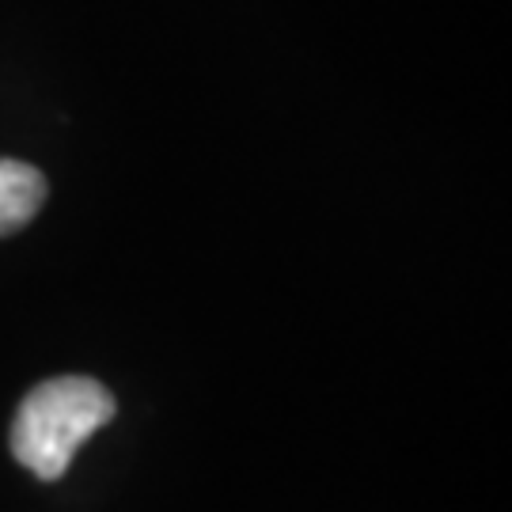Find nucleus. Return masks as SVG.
<instances>
[{
	"label": "nucleus",
	"mask_w": 512,
	"mask_h": 512,
	"mask_svg": "<svg viewBox=\"0 0 512 512\" xmlns=\"http://www.w3.org/2000/svg\"><path fill=\"white\" fill-rule=\"evenodd\" d=\"M114 418V395L88 376L38 384L12 421V456L42 482L69 471L80 444Z\"/></svg>",
	"instance_id": "f257e3e1"
},
{
	"label": "nucleus",
	"mask_w": 512,
	"mask_h": 512,
	"mask_svg": "<svg viewBox=\"0 0 512 512\" xmlns=\"http://www.w3.org/2000/svg\"><path fill=\"white\" fill-rule=\"evenodd\" d=\"M46 202V179L31 164L0 160V236H12Z\"/></svg>",
	"instance_id": "f03ea898"
}]
</instances>
